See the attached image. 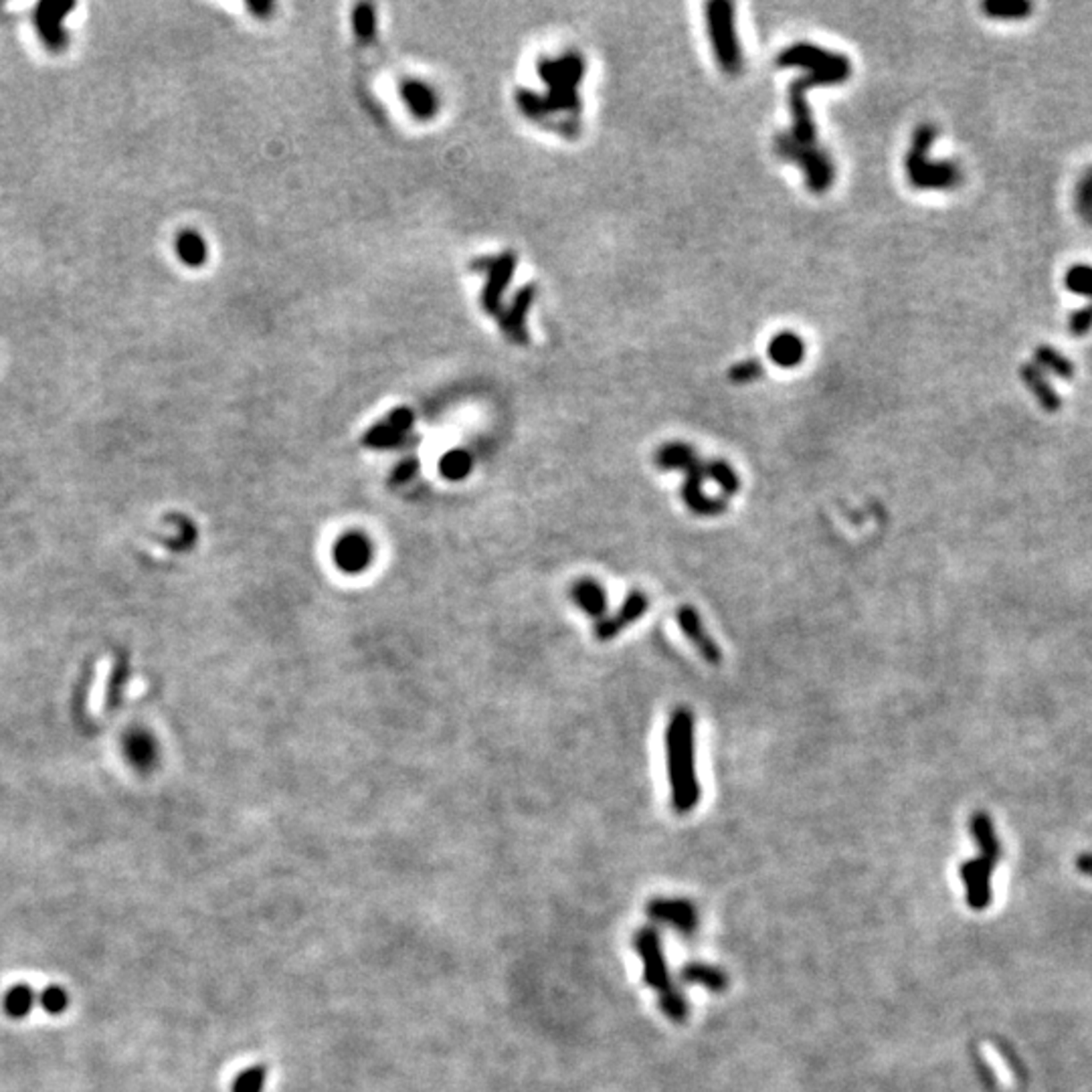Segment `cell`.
I'll use <instances>...</instances> for the list:
<instances>
[{"label":"cell","mask_w":1092,"mask_h":1092,"mask_svg":"<svg viewBox=\"0 0 1092 1092\" xmlns=\"http://www.w3.org/2000/svg\"><path fill=\"white\" fill-rule=\"evenodd\" d=\"M472 469V458L466 451H450L442 459V474L450 480H464Z\"/></svg>","instance_id":"29"},{"label":"cell","mask_w":1092,"mask_h":1092,"mask_svg":"<svg viewBox=\"0 0 1092 1092\" xmlns=\"http://www.w3.org/2000/svg\"><path fill=\"white\" fill-rule=\"evenodd\" d=\"M37 1001H39V996H37V991L30 988V985L17 983L4 993L3 1010L9 1018L22 1020L27 1018L30 1010L37 1005Z\"/></svg>","instance_id":"20"},{"label":"cell","mask_w":1092,"mask_h":1092,"mask_svg":"<svg viewBox=\"0 0 1092 1092\" xmlns=\"http://www.w3.org/2000/svg\"><path fill=\"white\" fill-rule=\"evenodd\" d=\"M651 919L659 922L670 924V927L690 932L696 927V910L686 900H672V898H658L651 900L648 906Z\"/></svg>","instance_id":"12"},{"label":"cell","mask_w":1092,"mask_h":1092,"mask_svg":"<svg viewBox=\"0 0 1092 1092\" xmlns=\"http://www.w3.org/2000/svg\"><path fill=\"white\" fill-rule=\"evenodd\" d=\"M648 609H649V597L637 589L629 591L624 605L619 607V611L616 613V616L597 619L595 637L601 641L613 640V637H617L625 627L633 625L635 621H640L643 616H646Z\"/></svg>","instance_id":"8"},{"label":"cell","mask_w":1092,"mask_h":1092,"mask_svg":"<svg viewBox=\"0 0 1092 1092\" xmlns=\"http://www.w3.org/2000/svg\"><path fill=\"white\" fill-rule=\"evenodd\" d=\"M334 563L344 573H360L373 560V546L360 533H346L334 544Z\"/></svg>","instance_id":"10"},{"label":"cell","mask_w":1092,"mask_h":1092,"mask_svg":"<svg viewBox=\"0 0 1092 1092\" xmlns=\"http://www.w3.org/2000/svg\"><path fill=\"white\" fill-rule=\"evenodd\" d=\"M694 747V715L690 708L680 707L672 712L666 728L667 775H670L672 806L676 814H690L700 801Z\"/></svg>","instance_id":"2"},{"label":"cell","mask_w":1092,"mask_h":1092,"mask_svg":"<svg viewBox=\"0 0 1092 1092\" xmlns=\"http://www.w3.org/2000/svg\"><path fill=\"white\" fill-rule=\"evenodd\" d=\"M415 472H417L415 461L413 459L411 461H405V464H401L397 467V472H394V480H397V482H407L409 477H413Z\"/></svg>","instance_id":"35"},{"label":"cell","mask_w":1092,"mask_h":1092,"mask_svg":"<svg viewBox=\"0 0 1092 1092\" xmlns=\"http://www.w3.org/2000/svg\"><path fill=\"white\" fill-rule=\"evenodd\" d=\"M177 253L188 265H201L207 257V247H204V241L199 235L186 231L177 239Z\"/></svg>","instance_id":"26"},{"label":"cell","mask_w":1092,"mask_h":1092,"mask_svg":"<svg viewBox=\"0 0 1092 1092\" xmlns=\"http://www.w3.org/2000/svg\"><path fill=\"white\" fill-rule=\"evenodd\" d=\"M654 461L664 472L686 474V482L682 485V500L690 512L698 516H718L726 512V498H712L702 492V482L707 480V461L700 459L692 445L672 442L658 447Z\"/></svg>","instance_id":"3"},{"label":"cell","mask_w":1092,"mask_h":1092,"mask_svg":"<svg viewBox=\"0 0 1092 1092\" xmlns=\"http://www.w3.org/2000/svg\"><path fill=\"white\" fill-rule=\"evenodd\" d=\"M411 423L413 415L409 413L407 409H399V411H394L385 423L370 429L368 434L364 435V443L368 447H376V450L394 447L403 442V435L407 434V429L411 427Z\"/></svg>","instance_id":"13"},{"label":"cell","mask_w":1092,"mask_h":1092,"mask_svg":"<svg viewBox=\"0 0 1092 1092\" xmlns=\"http://www.w3.org/2000/svg\"><path fill=\"white\" fill-rule=\"evenodd\" d=\"M1074 204L1084 221L1092 225V166H1088V169L1080 174L1079 182H1076Z\"/></svg>","instance_id":"27"},{"label":"cell","mask_w":1092,"mask_h":1092,"mask_svg":"<svg viewBox=\"0 0 1092 1092\" xmlns=\"http://www.w3.org/2000/svg\"><path fill=\"white\" fill-rule=\"evenodd\" d=\"M482 265H484V268L492 269L490 285H488V290H485L484 303H485V306H488L490 312H494L500 294H502L504 285L508 284V279H510V273H512V268H514V260H512L510 255H506V257H500V260L494 261V263H485L484 261Z\"/></svg>","instance_id":"21"},{"label":"cell","mask_w":1092,"mask_h":1092,"mask_svg":"<svg viewBox=\"0 0 1092 1092\" xmlns=\"http://www.w3.org/2000/svg\"><path fill=\"white\" fill-rule=\"evenodd\" d=\"M939 130L932 124H921L913 134L905 156V169L910 186L919 191H949L963 182V170L955 161L931 162L929 152Z\"/></svg>","instance_id":"4"},{"label":"cell","mask_w":1092,"mask_h":1092,"mask_svg":"<svg viewBox=\"0 0 1092 1092\" xmlns=\"http://www.w3.org/2000/svg\"><path fill=\"white\" fill-rule=\"evenodd\" d=\"M39 1005L51 1015H59L70 1007V993L61 985H49L39 993Z\"/></svg>","instance_id":"28"},{"label":"cell","mask_w":1092,"mask_h":1092,"mask_svg":"<svg viewBox=\"0 0 1092 1092\" xmlns=\"http://www.w3.org/2000/svg\"><path fill=\"white\" fill-rule=\"evenodd\" d=\"M1020 378L1023 381V385L1028 386L1030 393L1038 399V403L1042 405L1044 411H1048V413L1060 411V407H1062L1060 394L1056 393V389H1054L1052 383L1048 381V376H1046L1042 370L1036 367L1034 362L1022 364V367H1020Z\"/></svg>","instance_id":"16"},{"label":"cell","mask_w":1092,"mask_h":1092,"mask_svg":"<svg viewBox=\"0 0 1092 1092\" xmlns=\"http://www.w3.org/2000/svg\"><path fill=\"white\" fill-rule=\"evenodd\" d=\"M981 11L989 19L997 21H1022L1028 19L1034 6L1030 0H985Z\"/></svg>","instance_id":"22"},{"label":"cell","mask_w":1092,"mask_h":1092,"mask_svg":"<svg viewBox=\"0 0 1092 1092\" xmlns=\"http://www.w3.org/2000/svg\"><path fill=\"white\" fill-rule=\"evenodd\" d=\"M405 95H407L409 105H411L417 116H429L431 110H434V105H435L434 95H431L423 86L409 83V86L405 87Z\"/></svg>","instance_id":"31"},{"label":"cell","mask_w":1092,"mask_h":1092,"mask_svg":"<svg viewBox=\"0 0 1092 1092\" xmlns=\"http://www.w3.org/2000/svg\"><path fill=\"white\" fill-rule=\"evenodd\" d=\"M682 977H684L686 983L702 985V988L710 991H723L728 981L723 971L710 965H688L682 971Z\"/></svg>","instance_id":"23"},{"label":"cell","mask_w":1092,"mask_h":1092,"mask_svg":"<svg viewBox=\"0 0 1092 1092\" xmlns=\"http://www.w3.org/2000/svg\"><path fill=\"white\" fill-rule=\"evenodd\" d=\"M541 73L549 81L552 89V97H549L550 110H573L579 112L581 102L576 95L583 73H585V61H581L579 55H567L560 61H549L542 63Z\"/></svg>","instance_id":"6"},{"label":"cell","mask_w":1092,"mask_h":1092,"mask_svg":"<svg viewBox=\"0 0 1092 1092\" xmlns=\"http://www.w3.org/2000/svg\"><path fill=\"white\" fill-rule=\"evenodd\" d=\"M1092 330V302L1087 303V306H1082L1079 310H1074L1068 318V332L1072 334V336H1084V334H1088Z\"/></svg>","instance_id":"33"},{"label":"cell","mask_w":1092,"mask_h":1092,"mask_svg":"<svg viewBox=\"0 0 1092 1092\" xmlns=\"http://www.w3.org/2000/svg\"><path fill=\"white\" fill-rule=\"evenodd\" d=\"M969 828L977 841V848L981 849L983 858L997 864L1001 858V846H999L996 828H993L991 817L988 814H983V811H977V814H973V817H971Z\"/></svg>","instance_id":"18"},{"label":"cell","mask_w":1092,"mask_h":1092,"mask_svg":"<svg viewBox=\"0 0 1092 1092\" xmlns=\"http://www.w3.org/2000/svg\"><path fill=\"white\" fill-rule=\"evenodd\" d=\"M1034 364L1044 375H1056L1058 378H1064V381H1071L1074 376V362L1048 344H1040L1036 348Z\"/></svg>","instance_id":"19"},{"label":"cell","mask_w":1092,"mask_h":1092,"mask_svg":"<svg viewBox=\"0 0 1092 1092\" xmlns=\"http://www.w3.org/2000/svg\"><path fill=\"white\" fill-rule=\"evenodd\" d=\"M263 1084H265V1068L252 1066L235 1079L233 1092H263Z\"/></svg>","instance_id":"32"},{"label":"cell","mask_w":1092,"mask_h":1092,"mask_svg":"<svg viewBox=\"0 0 1092 1092\" xmlns=\"http://www.w3.org/2000/svg\"><path fill=\"white\" fill-rule=\"evenodd\" d=\"M676 621L682 632H684V635L698 649V654L707 659L708 664H720V659H723V651H720L718 643L707 633V627H704L702 619L700 616H698V611L694 609V607H690V605L680 607V609L676 611Z\"/></svg>","instance_id":"11"},{"label":"cell","mask_w":1092,"mask_h":1092,"mask_svg":"<svg viewBox=\"0 0 1092 1092\" xmlns=\"http://www.w3.org/2000/svg\"><path fill=\"white\" fill-rule=\"evenodd\" d=\"M707 29L720 70L728 75H737L742 70V51L734 21V4L724 0L708 3Z\"/></svg>","instance_id":"5"},{"label":"cell","mask_w":1092,"mask_h":1092,"mask_svg":"<svg viewBox=\"0 0 1092 1092\" xmlns=\"http://www.w3.org/2000/svg\"><path fill=\"white\" fill-rule=\"evenodd\" d=\"M775 63L783 70L801 67V70L807 71V75H803L801 79L789 86V108H791L793 126L789 128V132L775 136V154L791 162L793 156L801 154V152L819 148L807 94L815 87H830L844 83L852 75V61L844 53L823 49L819 45L795 43L779 53Z\"/></svg>","instance_id":"1"},{"label":"cell","mask_w":1092,"mask_h":1092,"mask_svg":"<svg viewBox=\"0 0 1092 1092\" xmlns=\"http://www.w3.org/2000/svg\"><path fill=\"white\" fill-rule=\"evenodd\" d=\"M707 477H710L712 482H716L720 485V490H723L724 496H734L740 488V480L737 472H734L731 464H726L723 459H712L707 461Z\"/></svg>","instance_id":"24"},{"label":"cell","mask_w":1092,"mask_h":1092,"mask_svg":"<svg viewBox=\"0 0 1092 1092\" xmlns=\"http://www.w3.org/2000/svg\"><path fill=\"white\" fill-rule=\"evenodd\" d=\"M1076 868H1079L1082 874L1092 878V854H1080L1079 858H1076Z\"/></svg>","instance_id":"36"},{"label":"cell","mask_w":1092,"mask_h":1092,"mask_svg":"<svg viewBox=\"0 0 1092 1092\" xmlns=\"http://www.w3.org/2000/svg\"><path fill=\"white\" fill-rule=\"evenodd\" d=\"M1064 285L1068 292L1092 302V265L1076 263L1064 273Z\"/></svg>","instance_id":"25"},{"label":"cell","mask_w":1092,"mask_h":1092,"mask_svg":"<svg viewBox=\"0 0 1092 1092\" xmlns=\"http://www.w3.org/2000/svg\"><path fill=\"white\" fill-rule=\"evenodd\" d=\"M356 27H359L360 35H373L375 30V14H370V11L367 14H356Z\"/></svg>","instance_id":"34"},{"label":"cell","mask_w":1092,"mask_h":1092,"mask_svg":"<svg viewBox=\"0 0 1092 1092\" xmlns=\"http://www.w3.org/2000/svg\"><path fill=\"white\" fill-rule=\"evenodd\" d=\"M767 354L773 364H777L781 368H795L799 367L806 359V343H803V338L799 334L795 332H779L775 336L771 338V343L767 346Z\"/></svg>","instance_id":"15"},{"label":"cell","mask_w":1092,"mask_h":1092,"mask_svg":"<svg viewBox=\"0 0 1092 1092\" xmlns=\"http://www.w3.org/2000/svg\"><path fill=\"white\" fill-rule=\"evenodd\" d=\"M763 375H765V367L761 364V360H757V359L740 360L734 364L731 370H728V378H731L734 385H747V383L758 381Z\"/></svg>","instance_id":"30"},{"label":"cell","mask_w":1092,"mask_h":1092,"mask_svg":"<svg viewBox=\"0 0 1092 1092\" xmlns=\"http://www.w3.org/2000/svg\"><path fill=\"white\" fill-rule=\"evenodd\" d=\"M71 9H73V4L45 3L39 6V11H37V27H39V33L49 47L53 49L63 47V43L67 41L65 30H63V21H65V14Z\"/></svg>","instance_id":"14"},{"label":"cell","mask_w":1092,"mask_h":1092,"mask_svg":"<svg viewBox=\"0 0 1092 1092\" xmlns=\"http://www.w3.org/2000/svg\"><path fill=\"white\" fill-rule=\"evenodd\" d=\"M571 597L575 605L581 611H585L589 617L601 619L607 611V593L601 587V583L595 579H579L571 589Z\"/></svg>","instance_id":"17"},{"label":"cell","mask_w":1092,"mask_h":1092,"mask_svg":"<svg viewBox=\"0 0 1092 1092\" xmlns=\"http://www.w3.org/2000/svg\"><path fill=\"white\" fill-rule=\"evenodd\" d=\"M633 943L643 961V980H646L649 988H654L659 993V999L672 996L676 989L672 988L670 977H667V967L658 932L654 929H641L635 935Z\"/></svg>","instance_id":"7"},{"label":"cell","mask_w":1092,"mask_h":1092,"mask_svg":"<svg viewBox=\"0 0 1092 1092\" xmlns=\"http://www.w3.org/2000/svg\"><path fill=\"white\" fill-rule=\"evenodd\" d=\"M996 862L980 856L961 866V880L965 884L967 905L973 910H985L991 902V874Z\"/></svg>","instance_id":"9"}]
</instances>
